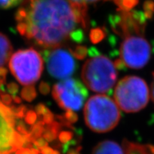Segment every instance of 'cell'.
Listing matches in <instances>:
<instances>
[{
    "mask_svg": "<svg viewBox=\"0 0 154 154\" xmlns=\"http://www.w3.org/2000/svg\"><path fill=\"white\" fill-rule=\"evenodd\" d=\"M116 19V29L122 37L119 49L120 64L130 69L143 68L151 54V46L144 34L146 22L143 14L121 10Z\"/></svg>",
    "mask_w": 154,
    "mask_h": 154,
    "instance_id": "obj_2",
    "label": "cell"
},
{
    "mask_svg": "<svg viewBox=\"0 0 154 154\" xmlns=\"http://www.w3.org/2000/svg\"><path fill=\"white\" fill-rule=\"evenodd\" d=\"M115 102L126 113H136L144 109L149 100V88L143 79L127 76L119 81L114 89Z\"/></svg>",
    "mask_w": 154,
    "mask_h": 154,
    "instance_id": "obj_5",
    "label": "cell"
},
{
    "mask_svg": "<svg viewBox=\"0 0 154 154\" xmlns=\"http://www.w3.org/2000/svg\"><path fill=\"white\" fill-rule=\"evenodd\" d=\"M23 0H0V7L3 9H9L18 5Z\"/></svg>",
    "mask_w": 154,
    "mask_h": 154,
    "instance_id": "obj_19",
    "label": "cell"
},
{
    "mask_svg": "<svg viewBox=\"0 0 154 154\" xmlns=\"http://www.w3.org/2000/svg\"><path fill=\"white\" fill-rule=\"evenodd\" d=\"M13 101H14L15 103H17V104H20L21 103H22V99H21L20 97H19L18 96H13Z\"/></svg>",
    "mask_w": 154,
    "mask_h": 154,
    "instance_id": "obj_31",
    "label": "cell"
},
{
    "mask_svg": "<svg viewBox=\"0 0 154 154\" xmlns=\"http://www.w3.org/2000/svg\"><path fill=\"white\" fill-rule=\"evenodd\" d=\"M45 124L43 121H38L37 123L32 125L29 128V134L34 139L41 137V135L43 134Z\"/></svg>",
    "mask_w": 154,
    "mask_h": 154,
    "instance_id": "obj_15",
    "label": "cell"
},
{
    "mask_svg": "<svg viewBox=\"0 0 154 154\" xmlns=\"http://www.w3.org/2000/svg\"><path fill=\"white\" fill-rule=\"evenodd\" d=\"M82 147L80 146H75L74 148H71L69 149V151L66 152V154H81Z\"/></svg>",
    "mask_w": 154,
    "mask_h": 154,
    "instance_id": "obj_29",
    "label": "cell"
},
{
    "mask_svg": "<svg viewBox=\"0 0 154 154\" xmlns=\"http://www.w3.org/2000/svg\"><path fill=\"white\" fill-rule=\"evenodd\" d=\"M7 89L9 93L12 95V96H17V94H18L19 92V86L17 85L16 83L11 82L7 84Z\"/></svg>",
    "mask_w": 154,
    "mask_h": 154,
    "instance_id": "obj_24",
    "label": "cell"
},
{
    "mask_svg": "<svg viewBox=\"0 0 154 154\" xmlns=\"http://www.w3.org/2000/svg\"><path fill=\"white\" fill-rule=\"evenodd\" d=\"M9 108H10L11 111H12L13 114L14 115L16 119H22L28 111V107L25 105H21L17 107L11 105Z\"/></svg>",
    "mask_w": 154,
    "mask_h": 154,
    "instance_id": "obj_16",
    "label": "cell"
},
{
    "mask_svg": "<svg viewBox=\"0 0 154 154\" xmlns=\"http://www.w3.org/2000/svg\"><path fill=\"white\" fill-rule=\"evenodd\" d=\"M43 138L47 140V142H52L54 140L57 139L58 133H57L55 131H54L52 128L47 125L44 128V131L43 132Z\"/></svg>",
    "mask_w": 154,
    "mask_h": 154,
    "instance_id": "obj_17",
    "label": "cell"
},
{
    "mask_svg": "<svg viewBox=\"0 0 154 154\" xmlns=\"http://www.w3.org/2000/svg\"><path fill=\"white\" fill-rule=\"evenodd\" d=\"M19 33L44 50L62 47L69 39L79 41L86 29L69 0H25L16 14Z\"/></svg>",
    "mask_w": 154,
    "mask_h": 154,
    "instance_id": "obj_1",
    "label": "cell"
},
{
    "mask_svg": "<svg viewBox=\"0 0 154 154\" xmlns=\"http://www.w3.org/2000/svg\"><path fill=\"white\" fill-rule=\"evenodd\" d=\"M38 89H39L40 93L43 94V95H47V94L50 92L51 87H50L49 83L42 82L39 85V87H38Z\"/></svg>",
    "mask_w": 154,
    "mask_h": 154,
    "instance_id": "obj_26",
    "label": "cell"
},
{
    "mask_svg": "<svg viewBox=\"0 0 154 154\" xmlns=\"http://www.w3.org/2000/svg\"><path fill=\"white\" fill-rule=\"evenodd\" d=\"M88 96V91L79 81L68 78L57 83L52 88V96L59 106L64 110L79 111Z\"/></svg>",
    "mask_w": 154,
    "mask_h": 154,
    "instance_id": "obj_7",
    "label": "cell"
},
{
    "mask_svg": "<svg viewBox=\"0 0 154 154\" xmlns=\"http://www.w3.org/2000/svg\"><path fill=\"white\" fill-rule=\"evenodd\" d=\"M21 96L25 101L31 102L36 99V97L37 96V93H36L35 87L34 86H26L22 90Z\"/></svg>",
    "mask_w": 154,
    "mask_h": 154,
    "instance_id": "obj_14",
    "label": "cell"
},
{
    "mask_svg": "<svg viewBox=\"0 0 154 154\" xmlns=\"http://www.w3.org/2000/svg\"><path fill=\"white\" fill-rule=\"evenodd\" d=\"M0 99L1 101L2 102L3 104H5L7 106H10L12 102V98L11 97L10 95L5 93H0Z\"/></svg>",
    "mask_w": 154,
    "mask_h": 154,
    "instance_id": "obj_25",
    "label": "cell"
},
{
    "mask_svg": "<svg viewBox=\"0 0 154 154\" xmlns=\"http://www.w3.org/2000/svg\"><path fill=\"white\" fill-rule=\"evenodd\" d=\"M84 116L86 126L96 133L110 131L121 119L118 105L104 94L94 95L86 101Z\"/></svg>",
    "mask_w": 154,
    "mask_h": 154,
    "instance_id": "obj_3",
    "label": "cell"
},
{
    "mask_svg": "<svg viewBox=\"0 0 154 154\" xmlns=\"http://www.w3.org/2000/svg\"><path fill=\"white\" fill-rule=\"evenodd\" d=\"M48 145H49L48 142L43 137H39L36 138L33 142L34 149L37 150H42L44 148L47 147Z\"/></svg>",
    "mask_w": 154,
    "mask_h": 154,
    "instance_id": "obj_21",
    "label": "cell"
},
{
    "mask_svg": "<svg viewBox=\"0 0 154 154\" xmlns=\"http://www.w3.org/2000/svg\"><path fill=\"white\" fill-rule=\"evenodd\" d=\"M53 154H61V153H60V152L58 151V150H54V151Z\"/></svg>",
    "mask_w": 154,
    "mask_h": 154,
    "instance_id": "obj_33",
    "label": "cell"
},
{
    "mask_svg": "<svg viewBox=\"0 0 154 154\" xmlns=\"http://www.w3.org/2000/svg\"><path fill=\"white\" fill-rule=\"evenodd\" d=\"M54 150L52 148H50V147H46L43 149L41 151V153L42 154H53L54 153Z\"/></svg>",
    "mask_w": 154,
    "mask_h": 154,
    "instance_id": "obj_30",
    "label": "cell"
},
{
    "mask_svg": "<svg viewBox=\"0 0 154 154\" xmlns=\"http://www.w3.org/2000/svg\"><path fill=\"white\" fill-rule=\"evenodd\" d=\"M47 70L54 78L66 79L76 70V61L72 51L62 47L44 50Z\"/></svg>",
    "mask_w": 154,
    "mask_h": 154,
    "instance_id": "obj_8",
    "label": "cell"
},
{
    "mask_svg": "<svg viewBox=\"0 0 154 154\" xmlns=\"http://www.w3.org/2000/svg\"><path fill=\"white\" fill-rule=\"evenodd\" d=\"M63 116V117H64V119H66L69 123H70L71 124H74V123H76L77 120H78V116L74 113V111H66Z\"/></svg>",
    "mask_w": 154,
    "mask_h": 154,
    "instance_id": "obj_22",
    "label": "cell"
},
{
    "mask_svg": "<svg viewBox=\"0 0 154 154\" xmlns=\"http://www.w3.org/2000/svg\"><path fill=\"white\" fill-rule=\"evenodd\" d=\"M35 111L36 113L38 115L39 120L42 121V116H43L49 111V109H47V107L44 103H38V104H37L35 106Z\"/></svg>",
    "mask_w": 154,
    "mask_h": 154,
    "instance_id": "obj_23",
    "label": "cell"
},
{
    "mask_svg": "<svg viewBox=\"0 0 154 154\" xmlns=\"http://www.w3.org/2000/svg\"><path fill=\"white\" fill-rule=\"evenodd\" d=\"M69 1L78 11L84 26L86 28L88 26V5L89 4L96 2L101 1V0H69ZM113 1H114L119 5L121 10H130L133 6L137 2L136 0H113Z\"/></svg>",
    "mask_w": 154,
    "mask_h": 154,
    "instance_id": "obj_10",
    "label": "cell"
},
{
    "mask_svg": "<svg viewBox=\"0 0 154 154\" xmlns=\"http://www.w3.org/2000/svg\"><path fill=\"white\" fill-rule=\"evenodd\" d=\"M54 115L53 114V113L49 109L42 117V121H44V124L47 125L51 124L54 121Z\"/></svg>",
    "mask_w": 154,
    "mask_h": 154,
    "instance_id": "obj_28",
    "label": "cell"
},
{
    "mask_svg": "<svg viewBox=\"0 0 154 154\" xmlns=\"http://www.w3.org/2000/svg\"><path fill=\"white\" fill-rule=\"evenodd\" d=\"M26 116H25V122L29 125H34L35 124L36 119H37V114L33 110L28 111L26 113Z\"/></svg>",
    "mask_w": 154,
    "mask_h": 154,
    "instance_id": "obj_20",
    "label": "cell"
},
{
    "mask_svg": "<svg viewBox=\"0 0 154 154\" xmlns=\"http://www.w3.org/2000/svg\"><path fill=\"white\" fill-rule=\"evenodd\" d=\"M15 154H40V151L35 149H29L26 148H22L17 150Z\"/></svg>",
    "mask_w": 154,
    "mask_h": 154,
    "instance_id": "obj_27",
    "label": "cell"
},
{
    "mask_svg": "<svg viewBox=\"0 0 154 154\" xmlns=\"http://www.w3.org/2000/svg\"><path fill=\"white\" fill-rule=\"evenodd\" d=\"M9 66L11 74L22 85H32L42 76L43 59L33 48L19 50L11 57Z\"/></svg>",
    "mask_w": 154,
    "mask_h": 154,
    "instance_id": "obj_6",
    "label": "cell"
},
{
    "mask_svg": "<svg viewBox=\"0 0 154 154\" xmlns=\"http://www.w3.org/2000/svg\"><path fill=\"white\" fill-rule=\"evenodd\" d=\"M15 126H16V130L19 134L24 136V135L29 134V128H27V126H26V124L22 119H16Z\"/></svg>",
    "mask_w": 154,
    "mask_h": 154,
    "instance_id": "obj_18",
    "label": "cell"
},
{
    "mask_svg": "<svg viewBox=\"0 0 154 154\" xmlns=\"http://www.w3.org/2000/svg\"><path fill=\"white\" fill-rule=\"evenodd\" d=\"M124 154H154V145L140 144L124 139L122 142Z\"/></svg>",
    "mask_w": 154,
    "mask_h": 154,
    "instance_id": "obj_11",
    "label": "cell"
},
{
    "mask_svg": "<svg viewBox=\"0 0 154 154\" xmlns=\"http://www.w3.org/2000/svg\"><path fill=\"white\" fill-rule=\"evenodd\" d=\"M82 79L86 87L98 93H108L117 79L116 65L104 56H96L86 60L82 67Z\"/></svg>",
    "mask_w": 154,
    "mask_h": 154,
    "instance_id": "obj_4",
    "label": "cell"
},
{
    "mask_svg": "<svg viewBox=\"0 0 154 154\" xmlns=\"http://www.w3.org/2000/svg\"><path fill=\"white\" fill-rule=\"evenodd\" d=\"M12 50V46L9 38L0 33V68H2L8 62Z\"/></svg>",
    "mask_w": 154,
    "mask_h": 154,
    "instance_id": "obj_13",
    "label": "cell"
},
{
    "mask_svg": "<svg viewBox=\"0 0 154 154\" xmlns=\"http://www.w3.org/2000/svg\"><path fill=\"white\" fill-rule=\"evenodd\" d=\"M151 96L152 101H153V102L154 103V74H153V82H152V84H151Z\"/></svg>",
    "mask_w": 154,
    "mask_h": 154,
    "instance_id": "obj_32",
    "label": "cell"
},
{
    "mask_svg": "<svg viewBox=\"0 0 154 154\" xmlns=\"http://www.w3.org/2000/svg\"><path fill=\"white\" fill-rule=\"evenodd\" d=\"M1 106L0 105V154H11L14 152L11 145L16 132L14 131L16 118L7 116Z\"/></svg>",
    "mask_w": 154,
    "mask_h": 154,
    "instance_id": "obj_9",
    "label": "cell"
},
{
    "mask_svg": "<svg viewBox=\"0 0 154 154\" xmlns=\"http://www.w3.org/2000/svg\"><path fill=\"white\" fill-rule=\"evenodd\" d=\"M91 154H124L123 148L113 140H103L94 148Z\"/></svg>",
    "mask_w": 154,
    "mask_h": 154,
    "instance_id": "obj_12",
    "label": "cell"
}]
</instances>
